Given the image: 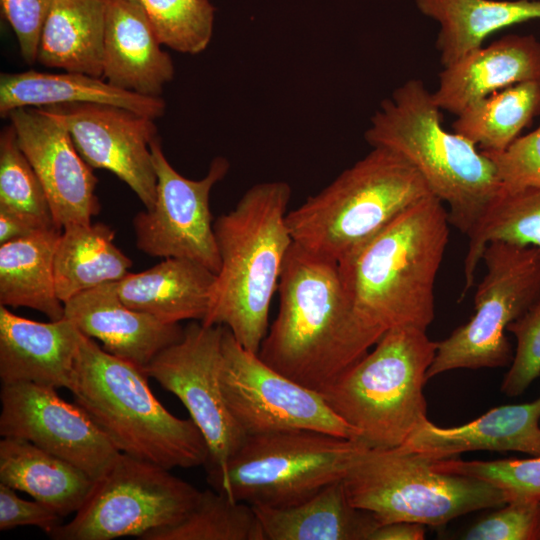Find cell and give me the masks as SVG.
<instances>
[{"instance_id":"obj_34","label":"cell","mask_w":540,"mask_h":540,"mask_svg":"<svg viewBox=\"0 0 540 540\" xmlns=\"http://www.w3.org/2000/svg\"><path fill=\"white\" fill-rule=\"evenodd\" d=\"M0 210L18 216L37 230L58 228L44 187L20 148L11 123L0 133Z\"/></svg>"},{"instance_id":"obj_32","label":"cell","mask_w":540,"mask_h":540,"mask_svg":"<svg viewBox=\"0 0 540 540\" xmlns=\"http://www.w3.org/2000/svg\"><path fill=\"white\" fill-rule=\"evenodd\" d=\"M464 259V289L461 299L474 284L475 272L486 246L504 242L540 249V188L501 192L480 221L467 235Z\"/></svg>"},{"instance_id":"obj_4","label":"cell","mask_w":540,"mask_h":540,"mask_svg":"<svg viewBox=\"0 0 540 540\" xmlns=\"http://www.w3.org/2000/svg\"><path fill=\"white\" fill-rule=\"evenodd\" d=\"M441 108L419 79L381 102L365 139L402 156L448 206L450 225L468 235L501 193L493 160L464 136L443 127Z\"/></svg>"},{"instance_id":"obj_23","label":"cell","mask_w":540,"mask_h":540,"mask_svg":"<svg viewBox=\"0 0 540 540\" xmlns=\"http://www.w3.org/2000/svg\"><path fill=\"white\" fill-rule=\"evenodd\" d=\"M215 280L216 274L206 266L170 257L145 271L129 272L115 286L128 307L174 324L206 318Z\"/></svg>"},{"instance_id":"obj_35","label":"cell","mask_w":540,"mask_h":540,"mask_svg":"<svg viewBox=\"0 0 540 540\" xmlns=\"http://www.w3.org/2000/svg\"><path fill=\"white\" fill-rule=\"evenodd\" d=\"M159 42L177 52L198 54L212 37L214 7L209 0H136Z\"/></svg>"},{"instance_id":"obj_43","label":"cell","mask_w":540,"mask_h":540,"mask_svg":"<svg viewBox=\"0 0 540 540\" xmlns=\"http://www.w3.org/2000/svg\"><path fill=\"white\" fill-rule=\"evenodd\" d=\"M38 231L18 216L0 210V244L14 241Z\"/></svg>"},{"instance_id":"obj_15","label":"cell","mask_w":540,"mask_h":540,"mask_svg":"<svg viewBox=\"0 0 540 540\" xmlns=\"http://www.w3.org/2000/svg\"><path fill=\"white\" fill-rule=\"evenodd\" d=\"M56 390L28 382L2 384L0 435L27 440L95 480L120 452L82 407Z\"/></svg>"},{"instance_id":"obj_6","label":"cell","mask_w":540,"mask_h":540,"mask_svg":"<svg viewBox=\"0 0 540 540\" xmlns=\"http://www.w3.org/2000/svg\"><path fill=\"white\" fill-rule=\"evenodd\" d=\"M430 195L425 179L407 160L373 147L289 211L287 225L293 242L339 263Z\"/></svg>"},{"instance_id":"obj_3","label":"cell","mask_w":540,"mask_h":540,"mask_svg":"<svg viewBox=\"0 0 540 540\" xmlns=\"http://www.w3.org/2000/svg\"><path fill=\"white\" fill-rule=\"evenodd\" d=\"M291 188L284 181L249 188L214 222L220 268L204 325H222L247 350L259 352L286 255Z\"/></svg>"},{"instance_id":"obj_10","label":"cell","mask_w":540,"mask_h":540,"mask_svg":"<svg viewBox=\"0 0 540 540\" xmlns=\"http://www.w3.org/2000/svg\"><path fill=\"white\" fill-rule=\"evenodd\" d=\"M486 273L477 286L472 317L437 342L427 380L450 370L511 364L507 327L540 301V249L489 243L482 255Z\"/></svg>"},{"instance_id":"obj_12","label":"cell","mask_w":540,"mask_h":540,"mask_svg":"<svg viewBox=\"0 0 540 540\" xmlns=\"http://www.w3.org/2000/svg\"><path fill=\"white\" fill-rule=\"evenodd\" d=\"M220 381L227 406L246 436L310 430L359 440L358 433L329 408L320 392L267 365L227 327Z\"/></svg>"},{"instance_id":"obj_42","label":"cell","mask_w":540,"mask_h":540,"mask_svg":"<svg viewBox=\"0 0 540 540\" xmlns=\"http://www.w3.org/2000/svg\"><path fill=\"white\" fill-rule=\"evenodd\" d=\"M425 533L424 524L399 521L379 525L369 540H422Z\"/></svg>"},{"instance_id":"obj_20","label":"cell","mask_w":540,"mask_h":540,"mask_svg":"<svg viewBox=\"0 0 540 540\" xmlns=\"http://www.w3.org/2000/svg\"><path fill=\"white\" fill-rule=\"evenodd\" d=\"M535 79H540V41L509 34L443 67L433 96L441 110L458 115L494 92Z\"/></svg>"},{"instance_id":"obj_29","label":"cell","mask_w":540,"mask_h":540,"mask_svg":"<svg viewBox=\"0 0 540 540\" xmlns=\"http://www.w3.org/2000/svg\"><path fill=\"white\" fill-rule=\"evenodd\" d=\"M61 232L58 228L42 229L0 244V305L31 308L50 321L65 317L54 275Z\"/></svg>"},{"instance_id":"obj_41","label":"cell","mask_w":540,"mask_h":540,"mask_svg":"<svg viewBox=\"0 0 540 540\" xmlns=\"http://www.w3.org/2000/svg\"><path fill=\"white\" fill-rule=\"evenodd\" d=\"M62 516L49 506L19 497L15 489L0 483V530L35 526L48 536L61 526Z\"/></svg>"},{"instance_id":"obj_31","label":"cell","mask_w":540,"mask_h":540,"mask_svg":"<svg viewBox=\"0 0 540 540\" xmlns=\"http://www.w3.org/2000/svg\"><path fill=\"white\" fill-rule=\"evenodd\" d=\"M540 115V79L501 89L467 106L452 124L485 153L507 149Z\"/></svg>"},{"instance_id":"obj_19","label":"cell","mask_w":540,"mask_h":540,"mask_svg":"<svg viewBox=\"0 0 540 540\" xmlns=\"http://www.w3.org/2000/svg\"><path fill=\"white\" fill-rule=\"evenodd\" d=\"M81 337L66 317L37 322L0 305L2 384L28 382L70 390Z\"/></svg>"},{"instance_id":"obj_33","label":"cell","mask_w":540,"mask_h":540,"mask_svg":"<svg viewBox=\"0 0 540 540\" xmlns=\"http://www.w3.org/2000/svg\"><path fill=\"white\" fill-rule=\"evenodd\" d=\"M141 540H264L251 504L215 489L201 491L194 507L178 523L153 530Z\"/></svg>"},{"instance_id":"obj_37","label":"cell","mask_w":540,"mask_h":540,"mask_svg":"<svg viewBox=\"0 0 540 540\" xmlns=\"http://www.w3.org/2000/svg\"><path fill=\"white\" fill-rule=\"evenodd\" d=\"M507 331L514 335L516 348L501 383V392L516 397L540 376V301L512 322Z\"/></svg>"},{"instance_id":"obj_28","label":"cell","mask_w":540,"mask_h":540,"mask_svg":"<svg viewBox=\"0 0 540 540\" xmlns=\"http://www.w3.org/2000/svg\"><path fill=\"white\" fill-rule=\"evenodd\" d=\"M424 16L439 25L436 47L448 66L483 46L491 34L540 19V0H414Z\"/></svg>"},{"instance_id":"obj_9","label":"cell","mask_w":540,"mask_h":540,"mask_svg":"<svg viewBox=\"0 0 540 540\" xmlns=\"http://www.w3.org/2000/svg\"><path fill=\"white\" fill-rule=\"evenodd\" d=\"M370 448L357 439L296 430L246 436L211 487L251 505L287 507L343 480Z\"/></svg>"},{"instance_id":"obj_2","label":"cell","mask_w":540,"mask_h":540,"mask_svg":"<svg viewBox=\"0 0 540 540\" xmlns=\"http://www.w3.org/2000/svg\"><path fill=\"white\" fill-rule=\"evenodd\" d=\"M279 310L258 356L320 392L373 346L359 327L338 263L293 242L279 285Z\"/></svg>"},{"instance_id":"obj_22","label":"cell","mask_w":540,"mask_h":540,"mask_svg":"<svg viewBox=\"0 0 540 540\" xmlns=\"http://www.w3.org/2000/svg\"><path fill=\"white\" fill-rule=\"evenodd\" d=\"M400 448L432 460L477 450L540 456V396L529 403L495 407L461 426L444 428L427 420Z\"/></svg>"},{"instance_id":"obj_7","label":"cell","mask_w":540,"mask_h":540,"mask_svg":"<svg viewBox=\"0 0 540 540\" xmlns=\"http://www.w3.org/2000/svg\"><path fill=\"white\" fill-rule=\"evenodd\" d=\"M436 350L424 329L391 328L320 393L360 441L371 448L400 447L428 420L424 386Z\"/></svg>"},{"instance_id":"obj_27","label":"cell","mask_w":540,"mask_h":540,"mask_svg":"<svg viewBox=\"0 0 540 540\" xmlns=\"http://www.w3.org/2000/svg\"><path fill=\"white\" fill-rule=\"evenodd\" d=\"M105 15L106 0H52L36 62L102 78Z\"/></svg>"},{"instance_id":"obj_1","label":"cell","mask_w":540,"mask_h":540,"mask_svg":"<svg viewBox=\"0 0 540 540\" xmlns=\"http://www.w3.org/2000/svg\"><path fill=\"white\" fill-rule=\"evenodd\" d=\"M449 225L444 203L430 195L338 263L354 316L373 346L391 328L426 330L432 323Z\"/></svg>"},{"instance_id":"obj_13","label":"cell","mask_w":540,"mask_h":540,"mask_svg":"<svg viewBox=\"0 0 540 540\" xmlns=\"http://www.w3.org/2000/svg\"><path fill=\"white\" fill-rule=\"evenodd\" d=\"M224 329L191 322L178 342L159 352L143 369L188 410L209 450L208 475L222 473L246 438L222 391Z\"/></svg>"},{"instance_id":"obj_38","label":"cell","mask_w":540,"mask_h":540,"mask_svg":"<svg viewBox=\"0 0 540 540\" xmlns=\"http://www.w3.org/2000/svg\"><path fill=\"white\" fill-rule=\"evenodd\" d=\"M467 540H540V500L516 498L472 525Z\"/></svg>"},{"instance_id":"obj_14","label":"cell","mask_w":540,"mask_h":540,"mask_svg":"<svg viewBox=\"0 0 540 540\" xmlns=\"http://www.w3.org/2000/svg\"><path fill=\"white\" fill-rule=\"evenodd\" d=\"M150 148L157 178L156 198L151 209L133 219L137 248L151 257L187 258L217 274L220 255L209 197L213 186L227 174L228 160L214 158L207 175L192 180L169 163L158 137Z\"/></svg>"},{"instance_id":"obj_16","label":"cell","mask_w":540,"mask_h":540,"mask_svg":"<svg viewBox=\"0 0 540 540\" xmlns=\"http://www.w3.org/2000/svg\"><path fill=\"white\" fill-rule=\"evenodd\" d=\"M61 122L82 158L116 175L147 210L154 205L157 178L151 142L155 119L108 104L73 102L39 107Z\"/></svg>"},{"instance_id":"obj_5","label":"cell","mask_w":540,"mask_h":540,"mask_svg":"<svg viewBox=\"0 0 540 540\" xmlns=\"http://www.w3.org/2000/svg\"><path fill=\"white\" fill-rule=\"evenodd\" d=\"M147 378L82 334L70 391L117 450L168 470L205 466L209 450L200 430L171 414Z\"/></svg>"},{"instance_id":"obj_36","label":"cell","mask_w":540,"mask_h":540,"mask_svg":"<svg viewBox=\"0 0 540 540\" xmlns=\"http://www.w3.org/2000/svg\"><path fill=\"white\" fill-rule=\"evenodd\" d=\"M433 462L439 470L491 483L505 493L508 501L516 498L540 500V456L494 461H463L459 458H449Z\"/></svg>"},{"instance_id":"obj_18","label":"cell","mask_w":540,"mask_h":540,"mask_svg":"<svg viewBox=\"0 0 540 540\" xmlns=\"http://www.w3.org/2000/svg\"><path fill=\"white\" fill-rule=\"evenodd\" d=\"M64 306L65 317L82 334L99 340L108 353L141 369L184 333L179 323H166L125 305L115 282L84 291Z\"/></svg>"},{"instance_id":"obj_26","label":"cell","mask_w":540,"mask_h":540,"mask_svg":"<svg viewBox=\"0 0 540 540\" xmlns=\"http://www.w3.org/2000/svg\"><path fill=\"white\" fill-rule=\"evenodd\" d=\"M0 483L29 494L64 517L81 508L94 480L27 440L2 437Z\"/></svg>"},{"instance_id":"obj_30","label":"cell","mask_w":540,"mask_h":540,"mask_svg":"<svg viewBox=\"0 0 540 540\" xmlns=\"http://www.w3.org/2000/svg\"><path fill=\"white\" fill-rule=\"evenodd\" d=\"M114 230L102 223H75L62 229L54 256L59 299L124 278L133 262L113 242Z\"/></svg>"},{"instance_id":"obj_8","label":"cell","mask_w":540,"mask_h":540,"mask_svg":"<svg viewBox=\"0 0 540 540\" xmlns=\"http://www.w3.org/2000/svg\"><path fill=\"white\" fill-rule=\"evenodd\" d=\"M343 482L351 504L371 512L380 525L406 521L437 527L508 502L491 483L439 470L432 459L400 447L368 448Z\"/></svg>"},{"instance_id":"obj_17","label":"cell","mask_w":540,"mask_h":540,"mask_svg":"<svg viewBox=\"0 0 540 540\" xmlns=\"http://www.w3.org/2000/svg\"><path fill=\"white\" fill-rule=\"evenodd\" d=\"M8 118L44 187L56 227L91 223L101 209L98 180L65 126L39 107L15 109Z\"/></svg>"},{"instance_id":"obj_24","label":"cell","mask_w":540,"mask_h":540,"mask_svg":"<svg viewBox=\"0 0 540 540\" xmlns=\"http://www.w3.org/2000/svg\"><path fill=\"white\" fill-rule=\"evenodd\" d=\"M85 102L119 106L152 119L164 115L162 97L144 96L84 73L28 70L0 75V116L23 107Z\"/></svg>"},{"instance_id":"obj_21","label":"cell","mask_w":540,"mask_h":540,"mask_svg":"<svg viewBox=\"0 0 540 540\" xmlns=\"http://www.w3.org/2000/svg\"><path fill=\"white\" fill-rule=\"evenodd\" d=\"M160 46L136 0H106L104 80L140 95L161 97L175 69Z\"/></svg>"},{"instance_id":"obj_40","label":"cell","mask_w":540,"mask_h":540,"mask_svg":"<svg viewBox=\"0 0 540 540\" xmlns=\"http://www.w3.org/2000/svg\"><path fill=\"white\" fill-rule=\"evenodd\" d=\"M52 0H0L1 12L15 33L20 54L28 64L36 62L42 25Z\"/></svg>"},{"instance_id":"obj_25","label":"cell","mask_w":540,"mask_h":540,"mask_svg":"<svg viewBox=\"0 0 540 540\" xmlns=\"http://www.w3.org/2000/svg\"><path fill=\"white\" fill-rule=\"evenodd\" d=\"M252 506L264 540H369L380 525L371 512L351 504L343 480L296 505Z\"/></svg>"},{"instance_id":"obj_39","label":"cell","mask_w":540,"mask_h":540,"mask_svg":"<svg viewBox=\"0 0 540 540\" xmlns=\"http://www.w3.org/2000/svg\"><path fill=\"white\" fill-rule=\"evenodd\" d=\"M483 153L495 163L501 192L540 188V126L502 152Z\"/></svg>"},{"instance_id":"obj_11","label":"cell","mask_w":540,"mask_h":540,"mask_svg":"<svg viewBox=\"0 0 540 540\" xmlns=\"http://www.w3.org/2000/svg\"><path fill=\"white\" fill-rule=\"evenodd\" d=\"M201 491L159 465L119 453L75 517L50 537L57 540H111L178 523Z\"/></svg>"}]
</instances>
